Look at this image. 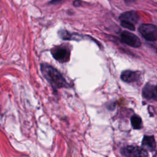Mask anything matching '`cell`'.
Here are the masks:
<instances>
[{
  "mask_svg": "<svg viewBox=\"0 0 157 157\" xmlns=\"http://www.w3.org/2000/svg\"><path fill=\"white\" fill-rule=\"evenodd\" d=\"M40 68L43 76L54 90L68 88L69 86L62 74L52 66L46 63H42Z\"/></svg>",
  "mask_w": 157,
  "mask_h": 157,
  "instance_id": "1",
  "label": "cell"
},
{
  "mask_svg": "<svg viewBox=\"0 0 157 157\" xmlns=\"http://www.w3.org/2000/svg\"><path fill=\"white\" fill-rule=\"evenodd\" d=\"M52 56L61 63H66L69 60L71 50L66 45H59L54 46L50 50Z\"/></svg>",
  "mask_w": 157,
  "mask_h": 157,
  "instance_id": "2",
  "label": "cell"
},
{
  "mask_svg": "<svg viewBox=\"0 0 157 157\" xmlns=\"http://www.w3.org/2000/svg\"><path fill=\"white\" fill-rule=\"evenodd\" d=\"M119 19L123 27L131 31L135 30L134 24L138 20V15L136 12L133 10L125 12L120 15Z\"/></svg>",
  "mask_w": 157,
  "mask_h": 157,
  "instance_id": "3",
  "label": "cell"
},
{
  "mask_svg": "<svg viewBox=\"0 0 157 157\" xmlns=\"http://www.w3.org/2000/svg\"><path fill=\"white\" fill-rule=\"evenodd\" d=\"M139 31L147 40H157V28L151 24H142L139 28Z\"/></svg>",
  "mask_w": 157,
  "mask_h": 157,
  "instance_id": "4",
  "label": "cell"
},
{
  "mask_svg": "<svg viewBox=\"0 0 157 157\" xmlns=\"http://www.w3.org/2000/svg\"><path fill=\"white\" fill-rule=\"evenodd\" d=\"M120 153L124 156H147L148 155L145 148L133 145L122 148Z\"/></svg>",
  "mask_w": 157,
  "mask_h": 157,
  "instance_id": "5",
  "label": "cell"
},
{
  "mask_svg": "<svg viewBox=\"0 0 157 157\" xmlns=\"http://www.w3.org/2000/svg\"><path fill=\"white\" fill-rule=\"evenodd\" d=\"M121 42L132 47L137 48L141 46V42L135 34L128 32L123 31L120 34Z\"/></svg>",
  "mask_w": 157,
  "mask_h": 157,
  "instance_id": "6",
  "label": "cell"
},
{
  "mask_svg": "<svg viewBox=\"0 0 157 157\" xmlns=\"http://www.w3.org/2000/svg\"><path fill=\"white\" fill-rule=\"evenodd\" d=\"M141 73L139 71L126 70L121 72V79L126 83H133L140 79Z\"/></svg>",
  "mask_w": 157,
  "mask_h": 157,
  "instance_id": "7",
  "label": "cell"
},
{
  "mask_svg": "<svg viewBox=\"0 0 157 157\" xmlns=\"http://www.w3.org/2000/svg\"><path fill=\"white\" fill-rule=\"evenodd\" d=\"M142 96L147 99H153L157 101V85L146 84L142 90Z\"/></svg>",
  "mask_w": 157,
  "mask_h": 157,
  "instance_id": "8",
  "label": "cell"
},
{
  "mask_svg": "<svg viewBox=\"0 0 157 157\" xmlns=\"http://www.w3.org/2000/svg\"><path fill=\"white\" fill-rule=\"evenodd\" d=\"M142 145L145 150L150 151H154L156 148V143L154 137L153 136H144L142 142Z\"/></svg>",
  "mask_w": 157,
  "mask_h": 157,
  "instance_id": "9",
  "label": "cell"
},
{
  "mask_svg": "<svg viewBox=\"0 0 157 157\" xmlns=\"http://www.w3.org/2000/svg\"><path fill=\"white\" fill-rule=\"evenodd\" d=\"M131 123L132 128L135 129H139L142 127V119L137 115H134L131 117Z\"/></svg>",
  "mask_w": 157,
  "mask_h": 157,
  "instance_id": "10",
  "label": "cell"
},
{
  "mask_svg": "<svg viewBox=\"0 0 157 157\" xmlns=\"http://www.w3.org/2000/svg\"><path fill=\"white\" fill-rule=\"evenodd\" d=\"M73 4H74V6H75V7H78V6H80V4H81V2H80L79 0H75V1L74 2Z\"/></svg>",
  "mask_w": 157,
  "mask_h": 157,
  "instance_id": "11",
  "label": "cell"
},
{
  "mask_svg": "<svg viewBox=\"0 0 157 157\" xmlns=\"http://www.w3.org/2000/svg\"><path fill=\"white\" fill-rule=\"evenodd\" d=\"M124 1H125V2H127V3H131V2H132L134 1V0H124Z\"/></svg>",
  "mask_w": 157,
  "mask_h": 157,
  "instance_id": "12",
  "label": "cell"
},
{
  "mask_svg": "<svg viewBox=\"0 0 157 157\" xmlns=\"http://www.w3.org/2000/svg\"><path fill=\"white\" fill-rule=\"evenodd\" d=\"M54 1H58V0H54Z\"/></svg>",
  "mask_w": 157,
  "mask_h": 157,
  "instance_id": "13",
  "label": "cell"
}]
</instances>
